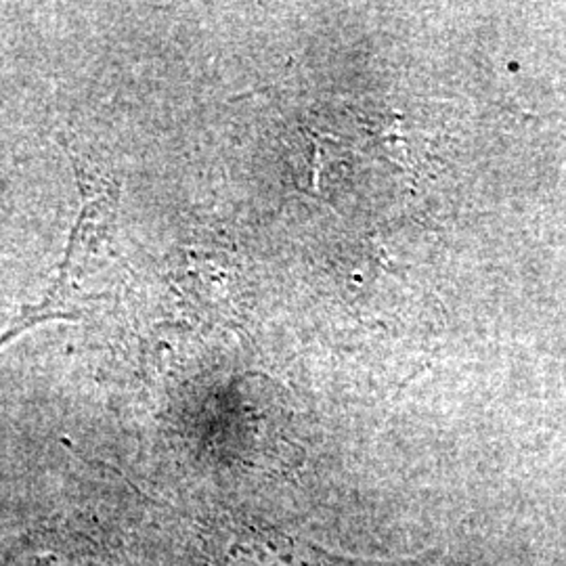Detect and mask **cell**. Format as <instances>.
Returning a JSON list of instances; mask_svg holds the SVG:
<instances>
[{
	"label": "cell",
	"mask_w": 566,
	"mask_h": 566,
	"mask_svg": "<svg viewBox=\"0 0 566 566\" xmlns=\"http://www.w3.org/2000/svg\"><path fill=\"white\" fill-rule=\"evenodd\" d=\"M76 285L78 283L74 282L70 275L57 271L51 283V290L46 292L41 303L25 306L13 319V324L9 325V329L0 334V350L13 340H18L23 332L32 329L34 325L46 324V322H78L81 311L74 306Z\"/></svg>",
	"instance_id": "6da1fadb"
}]
</instances>
